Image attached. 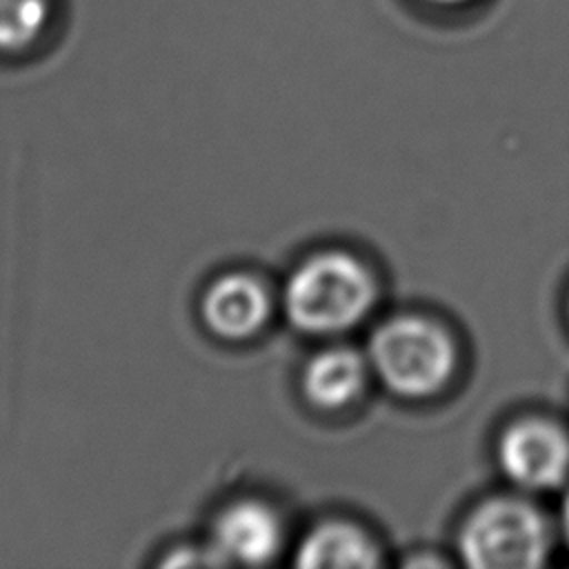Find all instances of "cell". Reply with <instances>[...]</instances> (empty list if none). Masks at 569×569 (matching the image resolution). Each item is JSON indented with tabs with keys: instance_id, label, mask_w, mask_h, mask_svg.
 I'll list each match as a JSON object with an SVG mask.
<instances>
[{
	"instance_id": "6da1fadb",
	"label": "cell",
	"mask_w": 569,
	"mask_h": 569,
	"mask_svg": "<svg viewBox=\"0 0 569 569\" xmlns=\"http://www.w3.org/2000/svg\"><path fill=\"white\" fill-rule=\"evenodd\" d=\"M373 300V276L345 251H322L307 258L289 276L282 296L291 325L316 336H333L356 327Z\"/></svg>"
},
{
	"instance_id": "7a4b0ae2",
	"label": "cell",
	"mask_w": 569,
	"mask_h": 569,
	"mask_svg": "<svg viewBox=\"0 0 569 569\" xmlns=\"http://www.w3.org/2000/svg\"><path fill=\"white\" fill-rule=\"evenodd\" d=\"M367 360L393 393L427 398L451 378L456 349L440 325L420 316H398L373 331Z\"/></svg>"
},
{
	"instance_id": "3957f363",
	"label": "cell",
	"mask_w": 569,
	"mask_h": 569,
	"mask_svg": "<svg viewBox=\"0 0 569 569\" xmlns=\"http://www.w3.org/2000/svg\"><path fill=\"white\" fill-rule=\"evenodd\" d=\"M458 549L469 567L533 569L551 551V529L545 516L518 498H491L465 520Z\"/></svg>"
},
{
	"instance_id": "277c9868",
	"label": "cell",
	"mask_w": 569,
	"mask_h": 569,
	"mask_svg": "<svg viewBox=\"0 0 569 569\" xmlns=\"http://www.w3.org/2000/svg\"><path fill=\"white\" fill-rule=\"evenodd\" d=\"M498 462L505 476L522 489H556L569 476V436L547 420H520L502 433Z\"/></svg>"
},
{
	"instance_id": "5b68a950",
	"label": "cell",
	"mask_w": 569,
	"mask_h": 569,
	"mask_svg": "<svg viewBox=\"0 0 569 569\" xmlns=\"http://www.w3.org/2000/svg\"><path fill=\"white\" fill-rule=\"evenodd\" d=\"M282 542V527L276 511L260 500L227 505L213 522L211 549L220 562L264 565Z\"/></svg>"
},
{
	"instance_id": "8992f818",
	"label": "cell",
	"mask_w": 569,
	"mask_h": 569,
	"mask_svg": "<svg viewBox=\"0 0 569 569\" xmlns=\"http://www.w3.org/2000/svg\"><path fill=\"white\" fill-rule=\"evenodd\" d=\"M200 311L216 336L244 340L267 322L269 296L260 280L247 273H227L209 284Z\"/></svg>"
},
{
	"instance_id": "52a82bcc",
	"label": "cell",
	"mask_w": 569,
	"mask_h": 569,
	"mask_svg": "<svg viewBox=\"0 0 569 569\" xmlns=\"http://www.w3.org/2000/svg\"><path fill=\"white\" fill-rule=\"evenodd\" d=\"M369 360L351 347L316 353L302 373L305 398L320 409H340L358 398L367 380Z\"/></svg>"
},
{
	"instance_id": "ba28073f",
	"label": "cell",
	"mask_w": 569,
	"mask_h": 569,
	"mask_svg": "<svg viewBox=\"0 0 569 569\" xmlns=\"http://www.w3.org/2000/svg\"><path fill=\"white\" fill-rule=\"evenodd\" d=\"M296 565L305 569H369L378 565V549L358 527L331 520L302 538Z\"/></svg>"
},
{
	"instance_id": "9c48e42d",
	"label": "cell",
	"mask_w": 569,
	"mask_h": 569,
	"mask_svg": "<svg viewBox=\"0 0 569 569\" xmlns=\"http://www.w3.org/2000/svg\"><path fill=\"white\" fill-rule=\"evenodd\" d=\"M49 0H0V51L31 44L44 29Z\"/></svg>"
},
{
	"instance_id": "30bf717a",
	"label": "cell",
	"mask_w": 569,
	"mask_h": 569,
	"mask_svg": "<svg viewBox=\"0 0 569 569\" xmlns=\"http://www.w3.org/2000/svg\"><path fill=\"white\" fill-rule=\"evenodd\" d=\"M560 529H562V536L569 545V493L565 496L562 500V507H560Z\"/></svg>"
},
{
	"instance_id": "8fae6325",
	"label": "cell",
	"mask_w": 569,
	"mask_h": 569,
	"mask_svg": "<svg viewBox=\"0 0 569 569\" xmlns=\"http://www.w3.org/2000/svg\"><path fill=\"white\" fill-rule=\"evenodd\" d=\"M431 2H438V4H456V2H465V0H431Z\"/></svg>"
}]
</instances>
